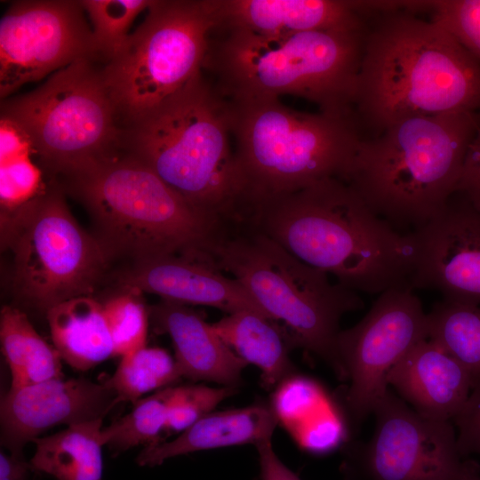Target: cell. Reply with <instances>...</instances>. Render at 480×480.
Instances as JSON below:
<instances>
[{"label":"cell","instance_id":"1","mask_svg":"<svg viewBox=\"0 0 480 480\" xmlns=\"http://www.w3.org/2000/svg\"><path fill=\"white\" fill-rule=\"evenodd\" d=\"M480 111V60L403 1L367 22L354 112L363 138L415 116Z\"/></svg>","mask_w":480,"mask_h":480},{"label":"cell","instance_id":"2","mask_svg":"<svg viewBox=\"0 0 480 480\" xmlns=\"http://www.w3.org/2000/svg\"><path fill=\"white\" fill-rule=\"evenodd\" d=\"M240 222L357 292L410 288L412 234L396 230L340 179L260 201L243 212Z\"/></svg>","mask_w":480,"mask_h":480},{"label":"cell","instance_id":"3","mask_svg":"<svg viewBox=\"0 0 480 480\" xmlns=\"http://www.w3.org/2000/svg\"><path fill=\"white\" fill-rule=\"evenodd\" d=\"M365 32L310 30L262 36L214 28L203 70L213 75L212 85L226 100L289 94L316 104L320 112L355 116Z\"/></svg>","mask_w":480,"mask_h":480},{"label":"cell","instance_id":"4","mask_svg":"<svg viewBox=\"0 0 480 480\" xmlns=\"http://www.w3.org/2000/svg\"><path fill=\"white\" fill-rule=\"evenodd\" d=\"M479 128L480 111L402 119L362 138L344 181L396 230L412 233L456 192Z\"/></svg>","mask_w":480,"mask_h":480},{"label":"cell","instance_id":"5","mask_svg":"<svg viewBox=\"0 0 480 480\" xmlns=\"http://www.w3.org/2000/svg\"><path fill=\"white\" fill-rule=\"evenodd\" d=\"M226 100L203 72L127 124L123 146L189 204L220 224L243 204Z\"/></svg>","mask_w":480,"mask_h":480},{"label":"cell","instance_id":"6","mask_svg":"<svg viewBox=\"0 0 480 480\" xmlns=\"http://www.w3.org/2000/svg\"><path fill=\"white\" fill-rule=\"evenodd\" d=\"M226 102L243 188L240 215L328 178L345 180L363 138L356 116L301 112L277 98Z\"/></svg>","mask_w":480,"mask_h":480},{"label":"cell","instance_id":"7","mask_svg":"<svg viewBox=\"0 0 480 480\" xmlns=\"http://www.w3.org/2000/svg\"><path fill=\"white\" fill-rule=\"evenodd\" d=\"M65 178L89 211L109 258L125 256L135 263L166 255L207 256L224 226L127 152Z\"/></svg>","mask_w":480,"mask_h":480},{"label":"cell","instance_id":"8","mask_svg":"<svg viewBox=\"0 0 480 480\" xmlns=\"http://www.w3.org/2000/svg\"><path fill=\"white\" fill-rule=\"evenodd\" d=\"M208 255L284 329L292 347L315 353L340 375V321L346 313L364 308L357 292L332 283L328 274L244 223L225 226Z\"/></svg>","mask_w":480,"mask_h":480},{"label":"cell","instance_id":"9","mask_svg":"<svg viewBox=\"0 0 480 480\" xmlns=\"http://www.w3.org/2000/svg\"><path fill=\"white\" fill-rule=\"evenodd\" d=\"M1 116L28 133L52 175L69 176L123 146L120 116L92 60L74 62L36 90L2 103Z\"/></svg>","mask_w":480,"mask_h":480},{"label":"cell","instance_id":"10","mask_svg":"<svg viewBox=\"0 0 480 480\" xmlns=\"http://www.w3.org/2000/svg\"><path fill=\"white\" fill-rule=\"evenodd\" d=\"M216 27L212 0H154L144 20L101 68L126 124L146 115L203 72Z\"/></svg>","mask_w":480,"mask_h":480},{"label":"cell","instance_id":"11","mask_svg":"<svg viewBox=\"0 0 480 480\" xmlns=\"http://www.w3.org/2000/svg\"><path fill=\"white\" fill-rule=\"evenodd\" d=\"M2 244L13 255V286L27 305L46 313L92 295L110 258L77 223L54 181L21 208L1 213Z\"/></svg>","mask_w":480,"mask_h":480},{"label":"cell","instance_id":"12","mask_svg":"<svg viewBox=\"0 0 480 480\" xmlns=\"http://www.w3.org/2000/svg\"><path fill=\"white\" fill-rule=\"evenodd\" d=\"M412 291L395 287L380 293L359 323L339 333V377L349 380L346 405L357 422L373 412L388 390V372L428 339L427 314Z\"/></svg>","mask_w":480,"mask_h":480},{"label":"cell","instance_id":"13","mask_svg":"<svg viewBox=\"0 0 480 480\" xmlns=\"http://www.w3.org/2000/svg\"><path fill=\"white\" fill-rule=\"evenodd\" d=\"M80 1L12 3L0 22V96L81 60L98 57Z\"/></svg>","mask_w":480,"mask_h":480},{"label":"cell","instance_id":"14","mask_svg":"<svg viewBox=\"0 0 480 480\" xmlns=\"http://www.w3.org/2000/svg\"><path fill=\"white\" fill-rule=\"evenodd\" d=\"M375 431L358 451L368 480H456L462 464L452 421L424 417L389 389L373 410Z\"/></svg>","mask_w":480,"mask_h":480},{"label":"cell","instance_id":"15","mask_svg":"<svg viewBox=\"0 0 480 480\" xmlns=\"http://www.w3.org/2000/svg\"><path fill=\"white\" fill-rule=\"evenodd\" d=\"M410 288L439 292L451 301L480 303V211L454 193L444 208L412 233Z\"/></svg>","mask_w":480,"mask_h":480},{"label":"cell","instance_id":"16","mask_svg":"<svg viewBox=\"0 0 480 480\" xmlns=\"http://www.w3.org/2000/svg\"><path fill=\"white\" fill-rule=\"evenodd\" d=\"M118 403L104 380L58 378L11 387L0 405L2 448L22 452L28 442L57 425L103 420Z\"/></svg>","mask_w":480,"mask_h":480},{"label":"cell","instance_id":"17","mask_svg":"<svg viewBox=\"0 0 480 480\" xmlns=\"http://www.w3.org/2000/svg\"><path fill=\"white\" fill-rule=\"evenodd\" d=\"M120 284L123 289L153 293L164 300L212 307L227 314L248 310L270 319L244 287L207 256L166 255L135 262L121 276Z\"/></svg>","mask_w":480,"mask_h":480},{"label":"cell","instance_id":"18","mask_svg":"<svg viewBox=\"0 0 480 480\" xmlns=\"http://www.w3.org/2000/svg\"><path fill=\"white\" fill-rule=\"evenodd\" d=\"M215 28H236L262 36L310 30L364 31L370 1L212 0Z\"/></svg>","mask_w":480,"mask_h":480},{"label":"cell","instance_id":"19","mask_svg":"<svg viewBox=\"0 0 480 480\" xmlns=\"http://www.w3.org/2000/svg\"><path fill=\"white\" fill-rule=\"evenodd\" d=\"M387 383L418 413L442 421L454 419L476 387L467 370L428 338L388 372Z\"/></svg>","mask_w":480,"mask_h":480},{"label":"cell","instance_id":"20","mask_svg":"<svg viewBox=\"0 0 480 480\" xmlns=\"http://www.w3.org/2000/svg\"><path fill=\"white\" fill-rule=\"evenodd\" d=\"M156 326L172 341L182 377L235 387L247 364L187 305L164 300L151 308Z\"/></svg>","mask_w":480,"mask_h":480},{"label":"cell","instance_id":"21","mask_svg":"<svg viewBox=\"0 0 480 480\" xmlns=\"http://www.w3.org/2000/svg\"><path fill=\"white\" fill-rule=\"evenodd\" d=\"M277 423L270 404L212 412L175 439L146 446L136 461L140 466L153 467L167 459L197 451L244 444L256 446L271 439Z\"/></svg>","mask_w":480,"mask_h":480},{"label":"cell","instance_id":"22","mask_svg":"<svg viewBox=\"0 0 480 480\" xmlns=\"http://www.w3.org/2000/svg\"><path fill=\"white\" fill-rule=\"evenodd\" d=\"M277 422L299 445L324 453L339 445L344 428L323 388L313 380L291 375L275 389L270 404Z\"/></svg>","mask_w":480,"mask_h":480},{"label":"cell","instance_id":"23","mask_svg":"<svg viewBox=\"0 0 480 480\" xmlns=\"http://www.w3.org/2000/svg\"><path fill=\"white\" fill-rule=\"evenodd\" d=\"M45 316L53 347L74 370H90L114 356L102 303L92 295L62 301Z\"/></svg>","mask_w":480,"mask_h":480},{"label":"cell","instance_id":"24","mask_svg":"<svg viewBox=\"0 0 480 480\" xmlns=\"http://www.w3.org/2000/svg\"><path fill=\"white\" fill-rule=\"evenodd\" d=\"M222 340L247 364L261 371L263 386L276 388L292 375L289 349L292 348L284 329L276 322L252 311L228 314L212 324Z\"/></svg>","mask_w":480,"mask_h":480},{"label":"cell","instance_id":"25","mask_svg":"<svg viewBox=\"0 0 480 480\" xmlns=\"http://www.w3.org/2000/svg\"><path fill=\"white\" fill-rule=\"evenodd\" d=\"M103 420L76 425L34 440L31 469L57 480H102Z\"/></svg>","mask_w":480,"mask_h":480},{"label":"cell","instance_id":"26","mask_svg":"<svg viewBox=\"0 0 480 480\" xmlns=\"http://www.w3.org/2000/svg\"><path fill=\"white\" fill-rule=\"evenodd\" d=\"M0 340L11 372V387L63 378L59 352L39 335L20 309L11 306L2 308Z\"/></svg>","mask_w":480,"mask_h":480},{"label":"cell","instance_id":"27","mask_svg":"<svg viewBox=\"0 0 480 480\" xmlns=\"http://www.w3.org/2000/svg\"><path fill=\"white\" fill-rule=\"evenodd\" d=\"M428 338L452 356L480 383V308L442 300L427 314Z\"/></svg>","mask_w":480,"mask_h":480},{"label":"cell","instance_id":"28","mask_svg":"<svg viewBox=\"0 0 480 480\" xmlns=\"http://www.w3.org/2000/svg\"><path fill=\"white\" fill-rule=\"evenodd\" d=\"M181 377L175 359L166 350L146 346L122 356L116 372L104 381L119 402L134 404L150 391L172 386Z\"/></svg>","mask_w":480,"mask_h":480},{"label":"cell","instance_id":"29","mask_svg":"<svg viewBox=\"0 0 480 480\" xmlns=\"http://www.w3.org/2000/svg\"><path fill=\"white\" fill-rule=\"evenodd\" d=\"M173 388L174 386L167 387L140 398L129 413L103 428L104 444L118 453L140 444L149 446L160 443L161 435L165 432Z\"/></svg>","mask_w":480,"mask_h":480},{"label":"cell","instance_id":"30","mask_svg":"<svg viewBox=\"0 0 480 480\" xmlns=\"http://www.w3.org/2000/svg\"><path fill=\"white\" fill-rule=\"evenodd\" d=\"M152 0H84L80 1L92 23L98 56L107 61L122 49L135 18L148 10Z\"/></svg>","mask_w":480,"mask_h":480},{"label":"cell","instance_id":"31","mask_svg":"<svg viewBox=\"0 0 480 480\" xmlns=\"http://www.w3.org/2000/svg\"><path fill=\"white\" fill-rule=\"evenodd\" d=\"M141 292L124 289L102 303L114 346V356L121 357L146 347L148 311Z\"/></svg>","mask_w":480,"mask_h":480},{"label":"cell","instance_id":"32","mask_svg":"<svg viewBox=\"0 0 480 480\" xmlns=\"http://www.w3.org/2000/svg\"><path fill=\"white\" fill-rule=\"evenodd\" d=\"M414 13L428 12L480 60V0L408 1Z\"/></svg>","mask_w":480,"mask_h":480},{"label":"cell","instance_id":"33","mask_svg":"<svg viewBox=\"0 0 480 480\" xmlns=\"http://www.w3.org/2000/svg\"><path fill=\"white\" fill-rule=\"evenodd\" d=\"M28 153L0 161L1 213L14 212L37 197L46 188L42 169Z\"/></svg>","mask_w":480,"mask_h":480},{"label":"cell","instance_id":"34","mask_svg":"<svg viewBox=\"0 0 480 480\" xmlns=\"http://www.w3.org/2000/svg\"><path fill=\"white\" fill-rule=\"evenodd\" d=\"M235 387L212 388L204 385L173 388L165 432H182L233 395Z\"/></svg>","mask_w":480,"mask_h":480},{"label":"cell","instance_id":"35","mask_svg":"<svg viewBox=\"0 0 480 480\" xmlns=\"http://www.w3.org/2000/svg\"><path fill=\"white\" fill-rule=\"evenodd\" d=\"M452 421L458 429L457 444L461 456L480 454V383L472 389Z\"/></svg>","mask_w":480,"mask_h":480},{"label":"cell","instance_id":"36","mask_svg":"<svg viewBox=\"0 0 480 480\" xmlns=\"http://www.w3.org/2000/svg\"><path fill=\"white\" fill-rule=\"evenodd\" d=\"M455 193L463 196L480 211V128L467 149Z\"/></svg>","mask_w":480,"mask_h":480},{"label":"cell","instance_id":"37","mask_svg":"<svg viewBox=\"0 0 480 480\" xmlns=\"http://www.w3.org/2000/svg\"><path fill=\"white\" fill-rule=\"evenodd\" d=\"M256 447L259 453L261 480H300L275 453L271 439L258 444Z\"/></svg>","mask_w":480,"mask_h":480},{"label":"cell","instance_id":"38","mask_svg":"<svg viewBox=\"0 0 480 480\" xmlns=\"http://www.w3.org/2000/svg\"><path fill=\"white\" fill-rule=\"evenodd\" d=\"M31 469L22 452H12L4 448L0 452V480H28Z\"/></svg>","mask_w":480,"mask_h":480},{"label":"cell","instance_id":"39","mask_svg":"<svg viewBox=\"0 0 480 480\" xmlns=\"http://www.w3.org/2000/svg\"><path fill=\"white\" fill-rule=\"evenodd\" d=\"M456 480H480V471L473 461H463Z\"/></svg>","mask_w":480,"mask_h":480}]
</instances>
